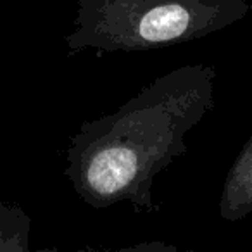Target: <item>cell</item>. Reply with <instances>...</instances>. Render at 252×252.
Here are the masks:
<instances>
[{"label": "cell", "mask_w": 252, "mask_h": 252, "mask_svg": "<svg viewBox=\"0 0 252 252\" xmlns=\"http://www.w3.org/2000/svg\"><path fill=\"white\" fill-rule=\"evenodd\" d=\"M216 69L180 66L144 87L112 114L81 123L69 137L66 178L95 209L130 202L158 213L156 176L187 154V135L214 109Z\"/></svg>", "instance_id": "obj_1"}, {"label": "cell", "mask_w": 252, "mask_h": 252, "mask_svg": "<svg viewBox=\"0 0 252 252\" xmlns=\"http://www.w3.org/2000/svg\"><path fill=\"white\" fill-rule=\"evenodd\" d=\"M252 11L247 0H78L69 56L145 52L221 32Z\"/></svg>", "instance_id": "obj_2"}, {"label": "cell", "mask_w": 252, "mask_h": 252, "mask_svg": "<svg viewBox=\"0 0 252 252\" xmlns=\"http://www.w3.org/2000/svg\"><path fill=\"white\" fill-rule=\"evenodd\" d=\"M252 213V135L228 171L220 197V216L238 221Z\"/></svg>", "instance_id": "obj_3"}, {"label": "cell", "mask_w": 252, "mask_h": 252, "mask_svg": "<svg viewBox=\"0 0 252 252\" xmlns=\"http://www.w3.org/2000/svg\"><path fill=\"white\" fill-rule=\"evenodd\" d=\"M32 218L16 204L0 199V252H32Z\"/></svg>", "instance_id": "obj_4"}, {"label": "cell", "mask_w": 252, "mask_h": 252, "mask_svg": "<svg viewBox=\"0 0 252 252\" xmlns=\"http://www.w3.org/2000/svg\"><path fill=\"white\" fill-rule=\"evenodd\" d=\"M32 252H59V251H56V249H40V251H32ZM69 252H180V251L176 245L168 244L164 240H149L121 249H80V251H69Z\"/></svg>", "instance_id": "obj_5"}, {"label": "cell", "mask_w": 252, "mask_h": 252, "mask_svg": "<svg viewBox=\"0 0 252 252\" xmlns=\"http://www.w3.org/2000/svg\"><path fill=\"white\" fill-rule=\"evenodd\" d=\"M182 252H197V251H192V249H189V251H182Z\"/></svg>", "instance_id": "obj_6"}, {"label": "cell", "mask_w": 252, "mask_h": 252, "mask_svg": "<svg viewBox=\"0 0 252 252\" xmlns=\"http://www.w3.org/2000/svg\"><path fill=\"white\" fill-rule=\"evenodd\" d=\"M0 49H2V45H0Z\"/></svg>", "instance_id": "obj_7"}]
</instances>
